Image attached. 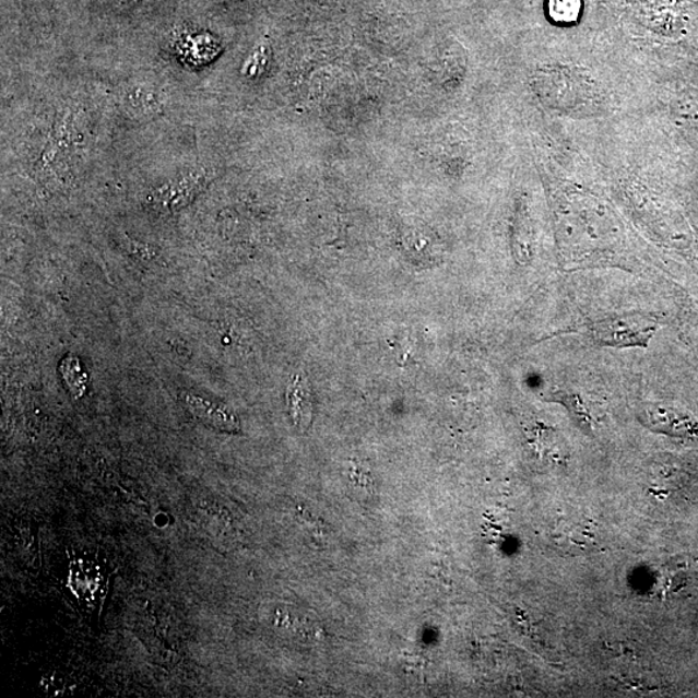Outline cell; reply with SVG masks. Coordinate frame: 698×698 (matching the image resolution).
I'll return each mask as SVG.
<instances>
[{
  "mask_svg": "<svg viewBox=\"0 0 698 698\" xmlns=\"http://www.w3.org/2000/svg\"><path fill=\"white\" fill-rule=\"evenodd\" d=\"M655 330L658 321L651 315L631 312L592 322L589 333L599 347L632 348L647 347Z\"/></svg>",
  "mask_w": 698,
  "mask_h": 698,
  "instance_id": "obj_1",
  "label": "cell"
},
{
  "mask_svg": "<svg viewBox=\"0 0 698 698\" xmlns=\"http://www.w3.org/2000/svg\"><path fill=\"white\" fill-rule=\"evenodd\" d=\"M639 419L654 433L675 437L698 436V423L689 414L666 404H648L641 409Z\"/></svg>",
  "mask_w": 698,
  "mask_h": 698,
  "instance_id": "obj_2",
  "label": "cell"
},
{
  "mask_svg": "<svg viewBox=\"0 0 698 698\" xmlns=\"http://www.w3.org/2000/svg\"><path fill=\"white\" fill-rule=\"evenodd\" d=\"M186 405L194 417L216 431L236 434L239 431V421L227 406L211 403L206 399L187 394Z\"/></svg>",
  "mask_w": 698,
  "mask_h": 698,
  "instance_id": "obj_3",
  "label": "cell"
},
{
  "mask_svg": "<svg viewBox=\"0 0 698 698\" xmlns=\"http://www.w3.org/2000/svg\"><path fill=\"white\" fill-rule=\"evenodd\" d=\"M288 407L295 425L306 428L312 419V400L308 383L305 379L296 377L287 391Z\"/></svg>",
  "mask_w": 698,
  "mask_h": 698,
  "instance_id": "obj_4",
  "label": "cell"
},
{
  "mask_svg": "<svg viewBox=\"0 0 698 698\" xmlns=\"http://www.w3.org/2000/svg\"><path fill=\"white\" fill-rule=\"evenodd\" d=\"M60 370L69 391L72 392L75 398H82L83 393L86 392L87 374L82 370L78 358L70 356L63 359L60 365Z\"/></svg>",
  "mask_w": 698,
  "mask_h": 698,
  "instance_id": "obj_5",
  "label": "cell"
},
{
  "mask_svg": "<svg viewBox=\"0 0 698 698\" xmlns=\"http://www.w3.org/2000/svg\"><path fill=\"white\" fill-rule=\"evenodd\" d=\"M580 12V0H549V16L556 23H575Z\"/></svg>",
  "mask_w": 698,
  "mask_h": 698,
  "instance_id": "obj_6",
  "label": "cell"
},
{
  "mask_svg": "<svg viewBox=\"0 0 698 698\" xmlns=\"http://www.w3.org/2000/svg\"><path fill=\"white\" fill-rule=\"evenodd\" d=\"M560 403L568 407V411L572 413L577 423H580V426L587 431H590L592 426H594V421H592L590 411L584 404V401L580 397V394H564L560 399Z\"/></svg>",
  "mask_w": 698,
  "mask_h": 698,
  "instance_id": "obj_7",
  "label": "cell"
}]
</instances>
